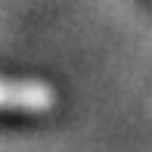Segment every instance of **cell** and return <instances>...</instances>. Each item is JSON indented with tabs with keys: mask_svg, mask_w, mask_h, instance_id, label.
Instances as JSON below:
<instances>
[{
	"mask_svg": "<svg viewBox=\"0 0 152 152\" xmlns=\"http://www.w3.org/2000/svg\"><path fill=\"white\" fill-rule=\"evenodd\" d=\"M56 90L40 78H0V115H47Z\"/></svg>",
	"mask_w": 152,
	"mask_h": 152,
	"instance_id": "1",
	"label": "cell"
}]
</instances>
